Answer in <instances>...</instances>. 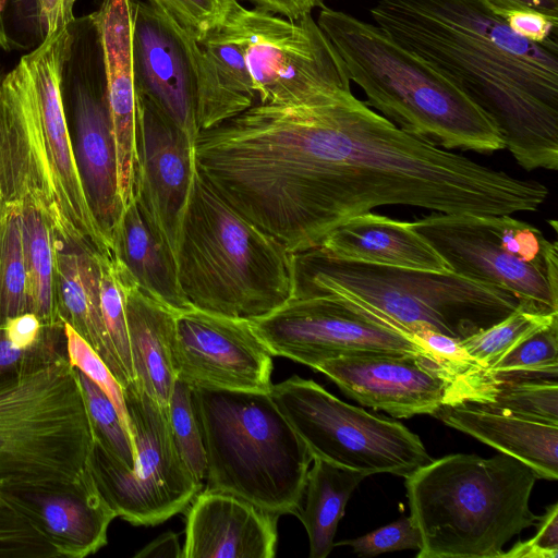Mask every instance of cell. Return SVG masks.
I'll return each mask as SVG.
<instances>
[{"label": "cell", "instance_id": "7a4b0ae2", "mask_svg": "<svg viewBox=\"0 0 558 558\" xmlns=\"http://www.w3.org/2000/svg\"><path fill=\"white\" fill-rule=\"evenodd\" d=\"M291 296H329L412 336L428 328L463 340L519 306L509 292L451 270L339 259L318 247L291 254Z\"/></svg>", "mask_w": 558, "mask_h": 558}, {"label": "cell", "instance_id": "d6a6232c", "mask_svg": "<svg viewBox=\"0 0 558 558\" xmlns=\"http://www.w3.org/2000/svg\"><path fill=\"white\" fill-rule=\"evenodd\" d=\"M86 405L93 438L97 440L116 460L132 470L134 466V445L130 430L123 424L120 414L105 393L89 377L76 368Z\"/></svg>", "mask_w": 558, "mask_h": 558}, {"label": "cell", "instance_id": "83f0119b", "mask_svg": "<svg viewBox=\"0 0 558 558\" xmlns=\"http://www.w3.org/2000/svg\"><path fill=\"white\" fill-rule=\"evenodd\" d=\"M313 461L306 476L304 507L295 515L306 530L310 557L326 558L335 547L337 526L347 502L367 475L322 459Z\"/></svg>", "mask_w": 558, "mask_h": 558}, {"label": "cell", "instance_id": "cb8c5ba5", "mask_svg": "<svg viewBox=\"0 0 558 558\" xmlns=\"http://www.w3.org/2000/svg\"><path fill=\"white\" fill-rule=\"evenodd\" d=\"M99 254L88 243L58 238V314L92 347L123 388L130 380L112 350L101 314Z\"/></svg>", "mask_w": 558, "mask_h": 558}, {"label": "cell", "instance_id": "9a60e30c", "mask_svg": "<svg viewBox=\"0 0 558 558\" xmlns=\"http://www.w3.org/2000/svg\"><path fill=\"white\" fill-rule=\"evenodd\" d=\"M132 56L136 93L195 142L197 39L161 9L132 0Z\"/></svg>", "mask_w": 558, "mask_h": 558}, {"label": "cell", "instance_id": "f35d334b", "mask_svg": "<svg viewBox=\"0 0 558 558\" xmlns=\"http://www.w3.org/2000/svg\"><path fill=\"white\" fill-rule=\"evenodd\" d=\"M45 39L38 0H0V49H27Z\"/></svg>", "mask_w": 558, "mask_h": 558}, {"label": "cell", "instance_id": "7c38bea8", "mask_svg": "<svg viewBox=\"0 0 558 558\" xmlns=\"http://www.w3.org/2000/svg\"><path fill=\"white\" fill-rule=\"evenodd\" d=\"M60 89L88 208L111 250L123 206L111 129L104 54L93 13L69 25Z\"/></svg>", "mask_w": 558, "mask_h": 558}, {"label": "cell", "instance_id": "d6986e66", "mask_svg": "<svg viewBox=\"0 0 558 558\" xmlns=\"http://www.w3.org/2000/svg\"><path fill=\"white\" fill-rule=\"evenodd\" d=\"M0 489L47 536L60 557L84 558L107 545L108 527L117 513L87 463L71 482Z\"/></svg>", "mask_w": 558, "mask_h": 558}, {"label": "cell", "instance_id": "9c48e42d", "mask_svg": "<svg viewBox=\"0 0 558 558\" xmlns=\"http://www.w3.org/2000/svg\"><path fill=\"white\" fill-rule=\"evenodd\" d=\"M313 459L365 473L408 476L432 460L396 420L349 404L312 379L292 376L269 391Z\"/></svg>", "mask_w": 558, "mask_h": 558}, {"label": "cell", "instance_id": "60d3db41", "mask_svg": "<svg viewBox=\"0 0 558 558\" xmlns=\"http://www.w3.org/2000/svg\"><path fill=\"white\" fill-rule=\"evenodd\" d=\"M348 545L359 556L372 557L384 553L416 550L422 547V538L413 519L405 517L374 530L363 536L347 539L335 546Z\"/></svg>", "mask_w": 558, "mask_h": 558}, {"label": "cell", "instance_id": "4316f807", "mask_svg": "<svg viewBox=\"0 0 558 558\" xmlns=\"http://www.w3.org/2000/svg\"><path fill=\"white\" fill-rule=\"evenodd\" d=\"M111 253L145 294L174 312L191 307L180 287L175 258L148 223L135 196L113 231Z\"/></svg>", "mask_w": 558, "mask_h": 558}, {"label": "cell", "instance_id": "bcb514c9", "mask_svg": "<svg viewBox=\"0 0 558 558\" xmlns=\"http://www.w3.org/2000/svg\"><path fill=\"white\" fill-rule=\"evenodd\" d=\"M256 9L287 17L299 19L325 5L327 0H248Z\"/></svg>", "mask_w": 558, "mask_h": 558}, {"label": "cell", "instance_id": "1f68e13d", "mask_svg": "<svg viewBox=\"0 0 558 558\" xmlns=\"http://www.w3.org/2000/svg\"><path fill=\"white\" fill-rule=\"evenodd\" d=\"M555 319L558 314L543 315L518 306L502 320L461 340V344L477 363L488 368L521 340Z\"/></svg>", "mask_w": 558, "mask_h": 558}, {"label": "cell", "instance_id": "ee69618b", "mask_svg": "<svg viewBox=\"0 0 558 558\" xmlns=\"http://www.w3.org/2000/svg\"><path fill=\"white\" fill-rule=\"evenodd\" d=\"M505 20L515 34L532 41L558 37V21L534 11H513Z\"/></svg>", "mask_w": 558, "mask_h": 558}, {"label": "cell", "instance_id": "ac0fdd59", "mask_svg": "<svg viewBox=\"0 0 558 558\" xmlns=\"http://www.w3.org/2000/svg\"><path fill=\"white\" fill-rule=\"evenodd\" d=\"M315 369L360 404L397 418L433 415L444 405L459 403L457 378L422 356L338 357Z\"/></svg>", "mask_w": 558, "mask_h": 558}, {"label": "cell", "instance_id": "e0dca14e", "mask_svg": "<svg viewBox=\"0 0 558 558\" xmlns=\"http://www.w3.org/2000/svg\"><path fill=\"white\" fill-rule=\"evenodd\" d=\"M68 38L69 26L46 37L23 58L33 82L41 144L62 217L76 242L89 243L100 253L111 254L88 208L65 117L60 81Z\"/></svg>", "mask_w": 558, "mask_h": 558}, {"label": "cell", "instance_id": "e575fe53", "mask_svg": "<svg viewBox=\"0 0 558 558\" xmlns=\"http://www.w3.org/2000/svg\"><path fill=\"white\" fill-rule=\"evenodd\" d=\"M167 416L173 442L181 458L192 474L203 483L206 478L207 463L193 399V387L175 380L168 401Z\"/></svg>", "mask_w": 558, "mask_h": 558}, {"label": "cell", "instance_id": "8fae6325", "mask_svg": "<svg viewBox=\"0 0 558 558\" xmlns=\"http://www.w3.org/2000/svg\"><path fill=\"white\" fill-rule=\"evenodd\" d=\"M223 28L244 48L257 104L318 105L352 93L339 53L312 13L287 19L238 3Z\"/></svg>", "mask_w": 558, "mask_h": 558}, {"label": "cell", "instance_id": "6da1fadb", "mask_svg": "<svg viewBox=\"0 0 558 558\" xmlns=\"http://www.w3.org/2000/svg\"><path fill=\"white\" fill-rule=\"evenodd\" d=\"M375 24L441 74L525 170L558 169V39L515 34L485 0H376Z\"/></svg>", "mask_w": 558, "mask_h": 558}, {"label": "cell", "instance_id": "4fadbf2b", "mask_svg": "<svg viewBox=\"0 0 558 558\" xmlns=\"http://www.w3.org/2000/svg\"><path fill=\"white\" fill-rule=\"evenodd\" d=\"M252 322L272 355L314 369L324 361L349 356L413 355L436 362L412 335L329 296H291Z\"/></svg>", "mask_w": 558, "mask_h": 558}, {"label": "cell", "instance_id": "8d00e7d4", "mask_svg": "<svg viewBox=\"0 0 558 558\" xmlns=\"http://www.w3.org/2000/svg\"><path fill=\"white\" fill-rule=\"evenodd\" d=\"M0 558H60L47 536L1 489Z\"/></svg>", "mask_w": 558, "mask_h": 558}, {"label": "cell", "instance_id": "8992f818", "mask_svg": "<svg viewBox=\"0 0 558 558\" xmlns=\"http://www.w3.org/2000/svg\"><path fill=\"white\" fill-rule=\"evenodd\" d=\"M207 490L275 515L296 514L313 457L269 392L193 388Z\"/></svg>", "mask_w": 558, "mask_h": 558}, {"label": "cell", "instance_id": "603a6c76", "mask_svg": "<svg viewBox=\"0 0 558 558\" xmlns=\"http://www.w3.org/2000/svg\"><path fill=\"white\" fill-rule=\"evenodd\" d=\"M433 415L448 426L518 459L538 478H558V425L471 402L444 405Z\"/></svg>", "mask_w": 558, "mask_h": 558}, {"label": "cell", "instance_id": "4dcf8cb0", "mask_svg": "<svg viewBox=\"0 0 558 558\" xmlns=\"http://www.w3.org/2000/svg\"><path fill=\"white\" fill-rule=\"evenodd\" d=\"M485 372L496 378L557 379L558 319L521 340Z\"/></svg>", "mask_w": 558, "mask_h": 558}, {"label": "cell", "instance_id": "52a82bcc", "mask_svg": "<svg viewBox=\"0 0 558 558\" xmlns=\"http://www.w3.org/2000/svg\"><path fill=\"white\" fill-rule=\"evenodd\" d=\"M92 444L68 357L0 390V488L71 482L85 468Z\"/></svg>", "mask_w": 558, "mask_h": 558}, {"label": "cell", "instance_id": "3957f363", "mask_svg": "<svg viewBox=\"0 0 558 558\" xmlns=\"http://www.w3.org/2000/svg\"><path fill=\"white\" fill-rule=\"evenodd\" d=\"M317 23L339 53L351 82L404 132L445 149L492 153L505 148L486 114L376 24L323 5Z\"/></svg>", "mask_w": 558, "mask_h": 558}, {"label": "cell", "instance_id": "836d02e7", "mask_svg": "<svg viewBox=\"0 0 558 558\" xmlns=\"http://www.w3.org/2000/svg\"><path fill=\"white\" fill-rule=\"evenodd\" d=\"M68 357L64 324L56 325L38 343L23 348L0 326V390Z\"/></svg>", "mask_w": 558, "mask_h": 558}, {"label": "cell", "instance_id": "f6af8a7d", "mask_svg": "<svg viewBox=\"0 0 558 558\" xmlns=\"http://www.w3.org/2000/svg\"><path fill=\"white\" fill-rule=\"evenodd\" d=\"M76 0H38L40 23L45 38L68 27L74 20Z\"/></svg>", "mask_w": 558, "mask_h": 558}, {"label": "cell", "instance_id": "7402d4cb", "mask_svg": "<svg viewBox=\"0 0 558 558\" xmlns=\"http://www.w3.org/2000/svg\"><path fill=\"white\" fill-rule=\"evenodd\" d=\"M113 262L123 291L134 381L167 409L177 380L171 357L175 312L145 294L126 269Z\"/></svg>", "mask_w": 558, "mask_h": 558}, {"label": "cell", "instance_id": "d590c367", "mask_svg": "<svg viewBox=\"0 0 558 558\" xmlns=\"http://www.w3.org/2000/svg\"><path fill=\"white\" fill-rule=\"evenodd\" d=\"M100 307L112 350L128 379L134 380L124 299L112 254H99Z\"/></svg>", "mask_w": 558, "mask_h": 558}, {"label": "cell", "instance_id": "ba28073f", "mask_svg": "<svg viewBox=\"0 0 558 558\" xmlns=\"http://www.w3.org/2000/svg\"><path fill=\"white\" fill-rule=\"evenodd\" d=\"M458 275L500 288L522 308L558 314V246L511 215L432 213L412 222Z\"/></svg>", "mask_w": 558, "mask_h": 558}, {"label": "cell", "instance_id": "b9f144b4", "mask_svg": "<svg viewBox=\"0 0 558 558\" xmlns=\"http://www.w3.org/2000/svg\"><path fill=\"white\" fill-rule=\"evenodd\" d=\"M413 337L441 367L457 379L464 373L482 366L466 352L461 340L457 338L428 328L417 330Z\"/></svg>", "mask_w": 558, "mask_h": 558}, {"label": "cell", "instance_id": "7dc6e473", "mask_svg": "<svg viewBox=\"0 0 558 558\" xmlns=\"http://www.w3.org/2000/svg\"><path fill=\"white\" fill-rule=\"evenodd\" d=\"M502 17L513 11H534L558 21V0H485Z\"/></svg>", "mask_w": 558, "mask_h": 558}, {"label": "cell", "instance_id": "681fc988", "mask_svg": "<svg viewBox=\"0 0 558 558\" xmlns=\"http://www.w3.org/2000/svg\"><path fill=\"white\" fill-rule=\"evenodd\" d=\"M2 219V201H1V193H0V223Z\"/></svg>", "mask_w": 558, "mask_h": 558}, {"label": "cell", "instance_id": "5b68a950", "mask_svg": "<svg viewBox=\"0 0 558 558\" xmlns=\"http://www.w3.org/2000/svg\"><path fill=\"white\" fill-rule=\"evenodd\" d=\"M177 269L191 306L255 320L292 295L291 253L228 204L197 172Z\"/></svg>", "mask_w": 558, "mask_h": 558}, {"label": "cell", "instance_id": "c3c4849f", "mask_svg": "<svg viewBox=\"0 0 558 558\" xmlns=\"http://www.w3.org/2000/svg\"><path fill=\"white\" fill-rule=\"evenodd\" d=\"M181 547L178 535L167 532L141 549L135 557L137 558H179L181 557Z\"/></svg>", "mask_w": 558, "mask_h": 558}, {"label": "cell", "instance_id": "277c9868", "mask_svg": "<svg viewBox=\"0 0 558 558\" xmlns=\"http://www.w3.org/2000/svg\"><path fill=\"white\" fill-rule=\"evenodd\" d=\"M518 459L499 452L485 459L454 453L404 477L422 538L417 558H501L504 546L535 525L530 509L537 480Z\"/></svg>", "mask_w": 558, "mask_h": 558}, {"label": "cell", "instance_id": "7bdbcfd3", "mask_svg": "<svg viewBox=\"0 0 558 558\" xmlns=\"http://www.w3.org/2000/svg\"><path fill=\"white\" fill-rule=\"evenodd\" d=\"M534 537L526 542H518L501 558H557L558 556V504L547 507L546 512L538 517Z\"/></svg>", "mask_w": 558, "mask_h": 558}, {"label": "cell", "instance_id": "30bf717a", "mask_svg": "<svg viewBox=\"0 0 558 558\" xmlns=\"http://www.w3.org/2000/svg\"><path fill=\"white\" fill-rule=\"evenodd\" d=\"M123 389L134 466L129 470L93 438L87 465L104 498L133 525H156L185 511L201 483L181 458L167 409L134 380Z\"/></svg>", "mask_w": 558, "mask_h": 558}, {"label": "cell", "instance_id": "2e32d148", "mask_svg": "<svg viewBox=\"0 0 558 558\" xmlns=\"http://www.w3.org/2000/svg\"><path fill=\"white\" fill-rule=\"evenodd\" d=\"M138 170L135 198L160 241L178 257L196 173L194 142L137 94Z\"/></svg>", "mask_w": 558, "mask_h": 558}, {"label": "cell", "instance_id": "f546056e", "mask_svg": "<svg viewBox=\"0 0 558 558\" xmlns=\"http://www.w3.org/2000/svg\"><path fill=\"white\" fill-rule=\"evenodd\" d=\"M26 313H32V300L20 217L13 206L2 202L0 223V326Z\"/></svg>", "mask_w": 558, "mask_h": 558}, {"label": "cell", "instance_id": "f1b7e54d", "mask_svg": "<svg viewBox=\"0 0 558 558\" xmlns=\"http://www.w3.org/2000/svg\"><path fill=\"white\" fill-rule=\"evenodd\" d=\"M462 384L463 402L558 425L557 379L496 378L480 368Z\"/></svg>", "mask_w": 558, "mask_h": 558}, {"label": "cell", "instance_id": "f907efd6", "mask_svg": "<svg viewBox=\"0 0 558 558\" xmlns=\"http://www.w3.org/2000/svg\"><path fill=\"white\" fill-rule=\"evenodd\" d=\"M2 75H0V80H1Z\"/></svg>", "mask_w": 558, "mask_h": 558}, {"label": "cell", "instance_id": "ab89813d", "mask_svg": "<svg viewBox=\"0 0 558 558\" xmlns=\"http://www.w3.org/2000/svg\"><path fill=\"white\" fill-rule=\"evenodd\" d=\"M64 332L69 362L105 391L117 408L123 424L130 430L122 387L104 361L77 332L65 324Z\"/></svg>", "mask_w": 558, "mask_h": 558}, {"label": "cell", "instance_id": "5bb4252c", "mask_svg": "<svg viewBox=\"0 0 558 558\" xmlns=\"http://www.w3.org/2000/svg\"><path fill=\"white\" fill-rule=\"evenodd\" d=\"M172 365L193 388L269 392L272 354L252 320L193 306L175 312Z\"/></svg>", "mask_w": 558, "mask_h": 558}, {"label": "cell", "instance_id": "d4e9b609", "mask_svg": "<svg viewBox=\"0 0 558 558\" xmlns=\"http://www.w3.org/2000/svg\"><path fill=\"white\" fill-rule=\"evenodd\" d=\"M318 248L339 259L432 271L450 270L412 222L372 211L355 216L336 228Z\"/></svg>", "mask_w": 558, "mask_h": 558}, {"label": "cell", "instance_id": "44dd1931", "mask_svg": "<svg viewBox=\"0 0 558 558\" xmlns=\"http://www.w3.org/2000/svg\"><path fill=\"white\" fill-rule=\"evenodd\" d=\"M277 520L241 497L205 489L187 507L181 558H272Z\"/></svg>", "mask_w": 558, "mask_h": 558}, {"label": "cell", "instance_id": "ffe728a7", "mask_svg": "<svg viewBox=\"0 0 558 558\" xmlns=\"http://www.w3.org/2000/svg\"><path fill=\"white\" fill-rule=\"evenodd\" d=\"M106 73L107 98L123 208L134 197L138 170L137 93L132 56V0H101L93 12Z\"/></svg>", "mask_w": 558, "mask_h": 558}, {"label": "cell", "instance_id": "484cf974", "mask_svg": "<svg viewBox=\"0 0 558 558\" xmlns=\"http://www.w3.org/2000/svg\"><path fill=\"white\" fill-rule=\"evenodd\" d=\"M197 44V125L205 131L257 104V94L244 48L223 26Z\"/></svg>", "mask_w": 558, "mask_h": 558}, {"label": "cell", "instance_id": "74e56055", "mask_svg": "<svg viewBox=\"0 0 558 558\" xmlns=\"http://www.w3.org/2000/svg\"><path fill=\"white\" fill-rule=\"evenodd\" d=\"M169 14L197 40L222 27L238 0H148Z\"/></svg>", "mask_w": 558, "mask_h": 558}]
</instances>
